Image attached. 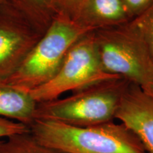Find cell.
I'll list each match as a JSON object with an SVG mask.
<instances>
[{
    "label": "cell",
    "mask_w": 153,
    "mask_h": 153,
    "mask_svg": "<svg viewBox=\"0 0 153 153\" xmlns=\"http://www.w3.org/2000/svg\"><path fill=\"white\" fill-rule=\"evenodd\" d=\"M88 1L89 0H55L57 13H61L76 21Z\"/></svg>",
    "instance_id": "cell-13"
},
{
    "label": "cell",
    "mask_w": 153,
    "mask_h": 153,
    "mask_svg": "<svg viewBox=\"0 0 153 153\" xmlns=\"http://www.w3.org/2000/svg\"><path fill=\"white\" fill-rule=\"evenodd\" d=\"M29 131L30 129L27 126L0 116V139Z\"/></svg>",
    "instance_id": "cell-14"
},
{
    "label": "cell",
    "mask_w": 153,
    "mask_h": 153,
    "mask_svg": "<svg viewBox=\"0 0 153 153\" xmlns=\"http://www.w3.org/2000/svg\"><path fill=\"white\" fill-rule=\"evenodd\" d=\"M94 31L82 36L72 45L52 79L28 91L36 103L58 99L68 91L74 92L102 82L122 79L103 68L97 52Z\"/></svg>",
    "instance_id": "cell-5"
},
{
    "label": "cell",
    "mask_w": 153,
    "mask_h": 153,
    "mask_svg": "<svg viewBox=\"0 0 153 153\" xmlns=\"http://www.w3.org/2000/svg\"><path fill=\"white\" fill-rule=\"evenodd\" d=\"M91 31L94 30L57 13L16 71L0 83L27 92L47 83L58 72L72 45Z\"/></svg>",
    "instance_id": "cell-2"
},
{
    "label": "cell",
    "mask_w": 153,
    "mask_h": 153,
    "mask_svg": "<svg viewBox=\"0 0 153 153\" xmlns=\"http://www.w3.org/2000/svg\"><path fill=\"white\" fill-rule=\"evenodd\" d=\"M131 22L140 31L153 59V2Z\"/></svg>",
    "instance_id": "cell-12"
},
{
    "label": "cell",
    "mask_w": 153,
    "mask_h": 153,
    "mask_svg": "<svg viewBox=\"0 0 153 153\" xmlns=\"http://www.w3.org/2000/svg\"><path fill=\"white\" fill-rule=\"evenodd\" d=\"M120 79L95 85L63 99L37 103L35 120H49L86 127L114 121L120 99L128 85Z\"/></svg>",
    "instance_id": "cell-4"
},
{
    "label": "cell",
    "mask_w": 153,
    "mask_h": 153,
    "mask_svg": "<svg viewBox=\"0 0 153 153\" xmlns=\"http://www.w3.org/2000/svg\"><path fill=\"white\" fill-rule=\"evenodd\" d=\"M29 129L38 142L62 153H146L126 126L114 121L79 127L36 119Z\"/></svg>",
    "instance_id": "cell-1"
},
{
    "label": "cell",
    "mask_w": 153,
    "mask_h": 153,
    "mask_svg": "<svg viewBox=\"0 0 153 153\" xmlns=\"http://www.w3.org/2000/svg\"><path fill=\"white\" fill-rule=\"evenodd\" d=\"M115 119L135 135L146 153H153V99L138 86H127Z\"/></svg>",
    "instance_id": "cell-7"
},
{
    "label": "cell",
    "mask_w": 153,
    "mask_h": 153,
    "mask_svg": "<svg viewBox=\"0 0 153 153\" xmlns=\"http://www.w3.org/2000/svg\"><path fill=\"white\" fill-rule=\"evenodd\" d=\"M96 45L105 71L153 94V59L144 38L132 22L94 31Z\"/></svg>",
    "instance_id": "cell-3"
},
{
    "label": "cell",
    "mask_w": 153,
    "mask_h": 153,
    "mask_svg": "<svg viewBox=\"0 0 153 153\" xmlns=\"http://www.w3.org/2000/svg\"><path fill=\"white\" fill-rule=\"evenodd\" d=\"M45 33L57 10L55 0H7Z\"/></svg>",
    "instance_id": "cell-10"
},
{
    "label": "cell",
    "mask_w": 153,
    "mask_h": 153,
    "mask_svg": "<svg viewBox=\"0 0 153 153\" xmlns=\"http://www.w3.org/2000/svg\"><path fill=\"white\" fill-rule=\"evenodd\" d=\"M123 1L131 16H137L150 7L153 0H123Z\"/></svg>",
    "instance_id": "cell-15"
},
{
    "label": "cell",
    "mask_w": 153,
    "mask_h": 153,
    "mask_svg": "<svg viewBox=\"0 0 153 153\" xmlns=\"http://www.w3.org/2000/svg\"><path fill=\"white\" fill-rule=\"evenodd\" d=\"M5 1H7V0H0V4H2V3L4 2Z\"/></svg>",
    "instance_id": "cell-16"
},
{
    "label": "cell",
    "mask_w": 153,
    "mask_h": 153,
    "mask_svg": "<svg viewBox=\"0 0 153 153\" xmlns=\"http://www.w3.org/2000/svg\"><path fill=\"white\" fill-rule=\"evenodd\" d=\"M130 16L123 0H89L76 21L97 30L123 24Z\"/></svg>",
    "instance_id": "cell-8"
},
{
    "label": "cell",
    "mask_w": 153,
    "mask_h": 153,
    "mask_svg": "<svg viewBox=\"0 0 153 153\" xmlns=\"http://www.w3.org/2000/svg\"><path fill=\"white\" fill-rule=\"evenodd\" d=\"M151 97V98H152V99H153V94H152V96H151V97Z\"/></svg>",
    "instance_id": "cell-17"
},
{
    "label": "cell",
    "mask_w": 153,
    "mask_h": 153,
    "mask_svg": "<svg viewBox=\"0 0 153 153\" xmlns=\"http://www.w3.org/2000/svg\"><path fill=\"white\" fill-rule=\"evenodd\" d=\"M0 153H62L45 146L34 138L31 133L15 134L0 140Z\"/></svg>",
    "instance_id": "cell-11"
},
{
    "label": "cell",
    "mask_w": 153,
    "mask_h": 153,
    "mask_svg": "<svg viewBox=\"0 0 153 153\" xmlns=\"http://www.w3.org/2000/svg\"><path fill=\"white\" fill-rule=\"evenodd\" d=\"M37 103L27 91L0 83V116L29 126L35 120Z\"/></svg>",
    "instance_id": "cell-9"
},
{
    "label": "cell",
    "mask_w": 153,
    "mask_h": 153,
    "mask_svg": "<svg viewBox=\"0 0 153 153\" xmlns=\"http://www.w3.org/2000/svg\"><path fill=\"white\" fill-rule=\"evenodd\" d=\"M43 34L7 0L0 4V82L16 71Z\"/></svg>",
    "instance_id": "cell-6"
}]
</instances>
